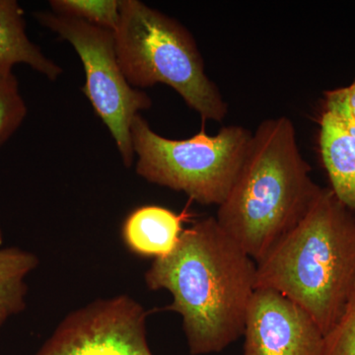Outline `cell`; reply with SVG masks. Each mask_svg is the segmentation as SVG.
<instances>
[{
    "instance_id": "cell-1",
    "label": "cell",
    "mask_w": 355,
    "mask_h": 355,
    "mask_svg": "<svg viewBox=\"0 0 355 355\" xmlns=\"http://www.w3.org/2000/svg\"><path fill=\"white\" fill-rule=\"evenodd\" d=\"M257 263L219 226L216 217L184 229L174 250L144 275L150 291H169L168 310L183 320L191 355L219 354L244 333L256 291Z\"/></svg>"
},
{
    "instance_id": "cell-2",
    "label": "cell",
    "mask_w": 355,
    "mask_h": 355,
    "mask_svg": "<svg viewBox=\"0 0 355 355\" xmlns=\"http://www.w3.org/2000/svg\"><path fill=\"white\" fill-rule=\"evenodd\" d=\"M311 177L291 119L261 121L216 219L256 263L304 218L321 193Z\"/></svg>"
},
{
    "instance_id": "cell-3",
    "label": "cell",
    "mask_w": 355,
    "mask_h": 355,
    "mask_svg": "<svg viewBox=\"0 0 355 355\" xmlns=\"http://www.w3.org/2000/svg\"><path fill=\"white\" fill-rule=\"evenodd\" d=\"M355 282V216L322 188L304 218L257 263L256 288L282 293L326 336Z\"/></svg>"
},
{
    "instance_id": "cell-4",
    "label": "cell",
    "mask_w": 355,
    "mask_h": 355,
    "mask_svg": "<svg viewBox=\"0 0 355 355\" xmlns=\"http://www.w3.org/2000/svg\"><path fill=\"white\" fill-rule=\"evenodd\" d=\"M114 44L121 71L133 88L165 84L203 121H222L227 103L210 80L191 33L139 0H121Z\"/></svg>"
},
{
    "instance_id": "cell-5",
    "label": "cell",
    "mask_w": 355,
    "mask_h": 355,
    "mask_svg": "<svg viewBox=\"0 0 355 355\" xmlns=\"http://www.w3.org/2000/svg\"><path fill=\"white\" fill-rule=\"evenodd\" d=\"M253 132L241 125L222 128L216 135L202 128L188 139H169L154 132L140 114L130 137L137 170L150 183L183 191L203 205L225 200L246 157Z\"/></svg>"
},
{
    "instance_id": "cell-6",
    "label": "cell",
    "mask_w": 355,
    "mask_h": 355,
    "mask_svg": "<svg viewBox=\"0 0 355 355\" xmlns=\"http://www.w3.org/2000/svg\"><path fill=\"white\" fill-rule=\"evenodd\" d=\"M36 19L76 49L85 69L83 91L96 114L109 128L123 164L130 167L135 151L130 137L133 119L153 106L150 97L128 83L116 53L114 33L77 18L49 11L35 13Z\"/></svg>"
},
{
    "instance_id": "cell-7",
    "label": "cell",
    "mask_w": 355,
    "mask_h": 355,
    "mask_svg": "<svg viewBox=\"0 0 355 355\" xmlns=\"http://www.w3.org/2000/svg\"><path fill=\"white\" fill-rule=\"evenodd\" d=\"M146 318L125 294L99 299L69 313L35 355H154Z\"/></svg>"
},
{
    "instance_id": "cell-8",
    "label": "cell",
    "mask_w": 355,
    "mask_h": 355,
    "mask_svg": "<svg viewBox=\"0 0 355 355\" xmlns=\"http://www.w3.org/2000/svg\"><path fill=\"white\" fill-rule=\"evenodd\" d=\"M243 355H323L324 335L304 309L270 288H256L248 308Z\"/></svg>"
},
{
    "instance_id": "cell-9",
    "label": "cell",
    "mask_w": 355,
    "mask_h": 355,
    "mask_svg": "<svg viewBox=\"0 0 355 355\" xmlns=\"http://www.w3.org/2000/svg\"><path fill=\"white\" fill-rule=\"evenodd\" d=\"M183 231V216L166 207L146 205L127 217L121 237L132 254L156 260L171 253Z\"/></svg>"
},
{
    "instance_id": "cell-10",
    "label": "cell",
    "mask_w": 355,
    "mask_h": 355,
    "mask_svg": "<svg viewBox=\"0 0 355 355\" xmlns=\"http://www.w3.org/2000/svg\"><path fill=\"white\" fill-rule=\"evenodd\" d=\"M319 123L320 153L330 189L355 216V137L327 112Z\"/></svg>"
},
{
    "instance_id": "cell-11",
    "label": "cell",
    "mask_w": 355,
    "mask_h": 355,
    "mask_svg": "<svg viewBox=\"0 0 355 355\" xmlns=\"http://www.w3.org/2000/svg\"><path fill=\"white\" fill-rule=\"evenodd\" d=\"M25 64L55 80L62 69L46 57L26 34L24 13L15 0H0V72Z\"/></svg>"
},
{
    "instance_id": "cell-12",
    "label": "cell",
    "mask_w": 355,
    "mask_h": 355,
    "mask_svg": "<svg viewBox=\"0 0 355 355\" xmlns=\"http://www.w3.org/2000/svg\"><path fill=\"white\" fill-rule=\"evenodd\" d=\"M39 266L36 254L17 247L0 249V328L26 308V279Z\"/></svg>"
},
{
    "instance_id": "cell-13",
    "label": "cell",
    "mask_w": 355,
    "mask_h": 355,
    "mask_svg": "<svg viewBox=\"0 0 355 355\" xmlns=\"http://www.w3.org/2000/svg\"><path fill=\"white\" fill-rule=\"evenodd\" d=\"M53 12L77 18L116 31L120 22V1L116 0H53Z\"/></svg>"
},
{
    "instance_id": "cell-14",
    "label": "cell",
    "mask_w": 355,
    "mask_h": 355,
    "mask_svg": "<svg viewBox=\"0 0 355 355\" xmlns=\"http://www.w3.org/2000/svg\"><path fill=\"white\" fill-rule=\"evenodd\" d=\"M27 107L13 71L0 72V146L22 125Z\"/></svg>"
},
{
    "instance_id": "cell-15",
    "label": "cell",
    "mask_w": 355,
    "mask_h": 355,
    "mask_svg": "<svg viewBox=\"0 0 355 355\" xmlns=\"http://www.w3.org/2000/svg\"><path fill=\"white\" fill-rule=\"evenodd\" d=\"M323 355H355V282L342 314L324 336Z\"/></svg>"
},
{
    "instance_id": "cell-16",
    "label": "cell",
    "mask_w": 355,
    "mask_h": 355,
    "mask_svg": "<svg viewBox=\"0 0 355 355\" xmlns=\"http://www.w3.org/2000/svg\"><path fill=\"white\" fill-rule=\"evenodd\" d=\"M323 111L343 125L355 128V80L347 87L326 91Z\"/></svg>"
},
{
    "instance_id": "cell-17",
    "label": "cell",
    "mask_w": 355,
    "mask_h": 355,
    "mask_svg": "<svg viewBox=\"0 0 355 355\" xmlns=\"http://www.w3.org/2000/svg\"><path fill=\"white\" fill-rule=\"evenodd\" d=\"M342 125H343V127L345 128V130H347V132H349V133H352V135H354V137H355V128L354 127H349V125H343V123H342Z\"/></svg>"
},
{
    "instance_id": "cell-18",
    "label": "cell",
    "mask_w": 355,
    "mask_h": 355,
    "mask_svg": "<svg viewBox=\"0 0 355 355\" xmlns=\"http://www.w3.org/2000/svg\"><path fill=\"white\" fill-rule=\"evenodd\" d=\"M2 241H3V237H2L1 230H0V245L2 244Z\"/></svg>"
}]
</instances>
